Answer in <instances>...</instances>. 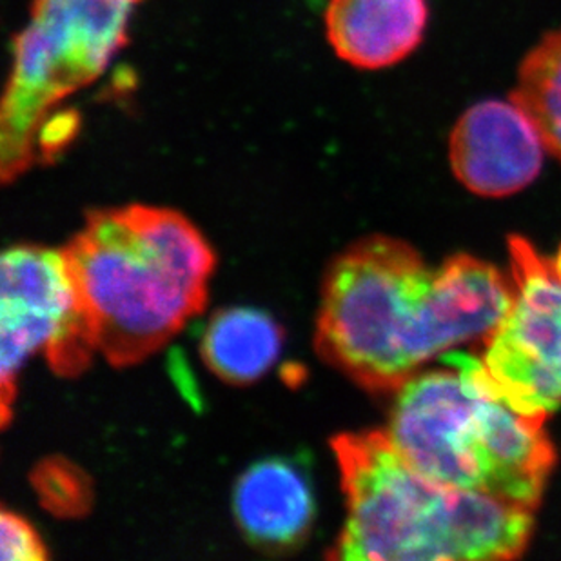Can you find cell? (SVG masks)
Returning <instances> with one entry per match:
<instances>
[{
    "mask_svg": "<svg viewBox=\"0 0 561 561\" xmlns=\"http://www.w3.org/2000/svg\"><path fill=\"white\" fill-rule=\"evenodd\" d=\"M333 450L347 507L334 560H513L529 546L535 511L425 477L386 431L336 436Z\"/></svg>",
    "mask_w": 561,
    "mask_h": 561,
    "instance_id": "7a4b0ae2",
    "label": "cell"
},
{
    "mask_svg": "<svg viewBox=\"0 0 561 561\" xmlns=\"http://www.w3.org/2000/svg\"><path fill=\"white\" fill-rule=\"evenodd\" d=\"M284 334L278 323L253 308H229L207 323L202 356L218 378L245 386L270 371L280 356Z\"/></svg>",
    "mask_w": 561,
    "mask_h": 561,
    "instance_id": "8fae6325",
    "label": "cell"
},
{
    "mask_svg": "<svg viewBox=\"0 0 561 561\" xmlns=\"http://www.w3.org/2000/svg\"><path fill=\"white\" fill-rule=\"evenodd\" d=\"M513 302L483 339V366L524 413L547 419L561 405V250L546 256L511 237Z\"/></svg>",
    "mask_w": 561,
    "mask_h": 561,
    "instance_id": "52a82bcc",
    "label": "cell"
},
{
    "mask_svg": "<svg viewBox=\"0 0 561 561\" xmlns=\"http://www.w3.org/2000/svg\"><path fill=\"white\" fill-rule=\"evenodd\" d=\"M233 513L245 538L267 551L300 546L314 519L308 478L293 461H256L234 485Z\"/></svg>",
    "mask_w": 561,
    "mask_h": 561,
    "instance_id": "30bf717a",
    "label": "cell"
},
{
    "mask_svg": "<svg viewBox=\"0 0 561 561\" xmlns=\"http://www.w3.org/2000/svg\"><path fill=\"white\" fill-rule=\"evenodd\" d=\"M0 287L2 425H8L16 376L30 356L44 351L55 373L77 375L99 347L66 251L13 245L2 254Z\"/></svg>",
    "mask_w": 561,
    "mask_h": 561,
    "instance_id": "8992f818",
    "label": "cell"
},
{
    "mask_svg": "<svg viewBox=\"0 0 561 561\" xmlns=\"http://www.w3.org/2000/svg\"><path fill=\"white\" fill-rule=\"evenodd\" d=\"M546 153L540 129L513 96L472 104L450 129V170L461 186L483 198L529 187L540 176Z\"/></svg>",
    "mask_w": 561,
    "mask_h": 561,
    "instance_id": "ba28073f",
    "label": "cell"
},
{
    "mask_svg": "<svg viewBox=\"0 0 561 561\" xmlns=\"http://www.w3.org/2000/svg\"><path fill=\"white\" fill-rule=\"evenodd\" d=\"M511 96L535 121L549 153L561 160V26L525 54Z\"/></svg>",
    "mask_w": 561,
    "mask_h": 561,
    "instance_id": "7c38bea8",
    "label": "cell"
},
{
    "mask_svg": "<svg viewBox=\"0 0 561 561\" xmlns=\"http://www.w3.org/2000/svg\"><path fill=\"white\" fill-rule=\"evenodd\" d=\"M0 547L2 561H43L48 558L37 530L22 516L5 508L0 514Z\"/></svg>",
    "mask_w": 561,
    "mask_h": 561,
    "instance_id": "4fadbf2b",
    "label": "cell"
},
{
    "mask_svg": "<svg viewBox=\"0 0 561 561\" xmlns=\"http://www.w3.org/2000/svg\"><path fill=\"white\" fill-rule=\"evenodd\" d=\"M430 0H329V44L353 68L386 69L409 59L430 27Z\"/></svg>",
    "mask_w": 561,
    "mask_h": 561,
    "instance_id": "9c48e42d",
    "label": "cell"
},
{
    "mask_svg": "<svg viewBox=\"0 0 561 561\" xmlns=\"http://www.w3.org/2000/svg\"><path fill=\"white\" fill-rule=\"evenodd\" d=\"M442 364L398 389L387 436L425 477L535 511L557 463L546 419L516 408L482 356L453 350Z\"/></svg>",
    "mask_w": 561,
    "mask_h": 561,
    "instance_id": "277c9868",
    "label": "cell"
},
{
    "mask_svg": "<svg viewBox=\"0 0 561 561\" xmlns=\"http://www.w3.org/2000/svg\"><path fill=\"white\" fill-rule=\"evenodd\" d=\"M138 0H35L13 43V68L0 110L4 182L35 159L44 121L60 101L91 84L126 43Z\"/></svg>",
    "mask_w": 561,
    "mask_h": 561,
    "instance_id": "5b68a950",
    "label": "cell"
},
{
    "mask_svg": "<svg viewBox=\"0 0 561 561\" xmlns=\"http://www.w3.org/2000/svg\"><path fill=\"white\" fill-rule=\"evenodd\" d=\"M494 265L458 254L431 267L402 240L351 245L323 278L317 350L371 391H398L427 362L483 340L513 302Z\"/></svg>",
    "mask_w": 561,
    "mask_h": 561,
    "instance_id": "6da1fadb",
    "label": "cell"
},
{
    "mask_svg": "<svg viewBox=\"0 0 561 561\" xmlns=\"http://www.w3.org/2000/svg\"><path fill=\"white\" fill-rule=\"evenodd\" d=\"M64 251L99 353L117 367L153 355L202 311L215 267L186 217L138 204L91 213Z\"/></svg>",
    "mask_w": 561,
    "mask_h": 561,
    "instance_id": "3957f363",
    "label": "cell"
}]
</instances>
